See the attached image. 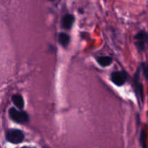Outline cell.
Returning a JSON list of instances; mask_svg holds the SVG:
<instances>
[{
	"mask_svg": "<svg viewBox=\"0 0 148 148\" xmlns=\"http://www.w3.org/2000/svg\"><path fill=\"white\" fill-rule=\"evenodd\" d=\"M9 115L11 119L17 124H25L30 120L28 114L26 111L17 110L15 108H10Z\"/></svg>",
	"mask_w": 148,
	"mask_h": 148,
	"instance_id": "1",
	"label": "cell"
},
{
	"mask_svg": "<svg viewBox=\"0 0 148 148\" xmlns=\"http://www.w3.org/2000/svg\"><path fill=\"white\" fill-rule=\"evenodd\" d=\"M25 134L22 130L10 129L6 133V140L12 144H19L24 140Z\"/></svg>",
	"mask_w": 148,
	"mask_h": 148,
	"instance_id": "2",
	"label": "cell"
},
{
	"mask_svg": "<svg viewBox=\"0 0 148 148\" xmlns=\"http://www.w3.org/2000/svg\"><path fill=\"white\" fill-rule=\"evenodd\" d=\"M111 79L117 86H122L128 79V75L125 71H116L111 73Z\"/></svg>",
	"mask_w": 148,
	"mask_h": 148,
	"instance_id": "3",
	"label": "cell"
},
{
	"mask_svg": "<svg viewBox=\"0 0 148 148\" xmlns=\"http://www.w3.org/2000/svg\"><path fill=\"white\" fill-rule=\"evenodd\" d=\"M136 40V46L139 52H143L145 49V45L147 43V33L145 30H140L134 36Z\"/></svg>",
	"mask_w": 148,
	"mask_h": 148,
	"instance_id": "4",
	"label": "cell"
},
{
	"mask_svg": "<svg viewBox=\"0 0 148 148\" xmlns=\"http://www.w3.org/2000/svg\"><path fill=\"white\" fill-rule=\"evenodd\" d=\"M134 87H135L136 94L139 99H141L142 102H144V92H143V85L139 80V69L137 74L134 76Z\"/></svg>",
	"mask_w": 148,
	"mask_h": 148,
	"instance_id": "5",
	"label": "cell"
},
{
	"mask_svg": "<svg viewBox=\"0 0 148 148\" xmlns=\"http://www.w3.org/2000/svg\"><path fill=\"white\" fill-rule=\"evenodd\" d=\"M75 16L71 14H66L62 19V27L65 30H70L75 23Z\"/></svg>",
	"mask_w": 148,
	"mask_h": 148,
	"instance_id": "6",
	"label": "cell"
},
{
	"mask_svg": "<svg viewBox=\"0 0 148 148\" xmlns=\"http://www.w3.org/2000/svg\"><path fill=\"white\" fill-rule=\"evenodd\" d=\"M12 101L13 104L17 107L20 111H22L25 106V102L24 99H23V96L20 95V94H15L12 96Z\"/></svg>",
	"mask_w": 148,
	"mask_h": 148,
	"instance_id": "7",
	"label": "cell"
},
{
	"mask_svg": "<svg viewBox=\"0 0 148 148\" xmlns=\"http://www.w3.org/2000/svg\"><path fill=\"white\" fill-rule=\"evenodd\" d=\"M58 41L59 44L64 48H66L70 43V36L64 33H61L58 36Z\"/></svg>",
	"mask_w": 148,
	"mask_h": 148,
	"instance_id": "8",
	"label": "cell"
},
{
	"mask_svg": "<svg viewBox=\"0 0 148 148\" xmlns=\"http://www.w3.org/2000/svg\"><path fill=\"white\" fill-rule=\"evenodd\" d=\"M97 62L100 66H103V67H106V66H110L113 62V59L110 56H99L96 59Z\"/></svg>",
	"mask_w": 148,
	"mask_h": 148,
	"instance_id": "9",
	"label": "cell"
},
{
	"mask_svg": "<svg viewBox=\"0 0 148 148\" xmlns=\"http://www.w3.org/2000/svg\"><path fill=\"white\" fill-rule=\"evenodd\" d=\"M140 141H141L142 145L143 146V148H145V132L143 131V130L141 132Z\"/></svg>",
	"mask_w": 148,
	"mask_h": 148,
	"instance_id": "10",
	"label": "cell"
},
{
	"mask_svg": "<svg viewBox=\"0 0 148 148\" xmlns=\"http://www.w3.org/2000/svg\"><path fill=\"white\" fill-rule=\"evenodd\" d=\"M142 66V70L143 72H144V76L145 77V79H147V65H146L145 63H142L141 64Z\"/></svg>",
	"mask_w": 148,
	"mask_h": 148,
	"instance_id": "11",
	"label": "cell"
},
{
	"mask_svg": "<svg viewBox=\"0 0 148 148\" xmlns=\"http://www.w3.org/2000/svg\"><path fill=\"white\" fill-rule=\"evenodd\" d=\"M22 148H35V147H23Z\"/></svg>",
	"mask_w": 148,
	"mask_h": 148,
	"instance_id": "12",
	"label": "cell"
}]
</instances>
